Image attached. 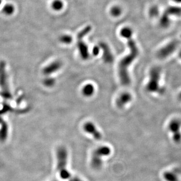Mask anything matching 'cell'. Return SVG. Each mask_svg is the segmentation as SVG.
<instances>
[{"instance_id": "cell-1", "label": "cell", "mask_w": 181, "mask_h": 181, "mask_svg": "<svg viewBox=\"0 0 181 181\" xmlns=\"http://www.w3.org/2000/svg\"><path fill=\"white\" fill-rule=\"evenodd\" d=\"M121 37L127 40L128 46L130 49V53L123 58L120 61L118 66L119 76L120 82L123 85H128L130 84L128 69L139 54V50L134 39H132L133 31L130 27H125L120 30Z\"/></svg>"}, {"instance_id": "cell-2", "label": "cell", "mask_w": 181, "mask_h": 181, "mask_svg": "<svg viewBox=\"0 0 181 181\" xmlns=\"http://www.w3.org/2000/svg\"><path fill=\"white\" fill-rule=\"evenodd\" d=\"M57 156V168L60 178L64 180L70 181L74 177L67 169L68 152L64 147L58 148Z\"/></svg>"}, {"instance_id": "cell-3", "label": "cell", "mask_w": 181, "mask_h": 181, "mask_svg": "<svg viewBox=\"0 0 181 181\" xmlns=\"http://www.w3.org/2000/svg\"><path fill=\"white\" fill-rule=\"evenodd\" d=\"M161 71V69L158 67H154L151 70L149 73L150 79L147 85V89L148 92H158L161 94L163 93L164 89L160 88L159 85Z\"/></svg>"}, {"instance_id": "cell-4", "label": "cell", "mask_w": 181, "mask_h": 181, "mask_svg": "<svg viewBox=\"0 0 181 181\" xmlns=\"http://www.w3.org/2000/svg\"><path fill=\"white\" fill-rule=\"evenodd\" d=\"M111 149L107 146L99 147L94 151L91 158V166L95 169H99L102 165V158L103 157L110 155Z\"/></svg>"}, {"instance_id": "cell-5", "label": "cell", "mask_w": 181, "mask_h": 181, "mask_svg": "<svg viewBox=\"0 0 181 181\" xmlns=\"http://www.w3.org/2000/svg\"><path fill=\"white\" fill-rule=\"evenodd\" d=\"M91 29L92 27H90V26H87L78 34V41L77 46L80 57L84 60H87L89 58V51L88 46L84 42L83 39L87 34L90 32Z\"/></svg>"}, {"instance_id": "cell-6", "label": "cell", "mask_w": 181, "mask_h": 181, "mask_svg": "<svg viewBox=\"0 0 181 181\" xmlns=\"http://www.w3.org/2000/svg\"><path fill=\"white\" fill-rule=\"evenodd\" d=\"M0 87L3 97L7 99L11 98L6 70V63L3 60L0 61Z\"/></svg>"}, {"instance_id": "cell-7", "label": "cell", "mask_w": 181, "mask_h": 181, "mask_svg": "<svg viewBox=\"0 0 181 181\" xmlns=\"http://www.w3.org/2000/svg\"><path fill=\"white\" fill-rule=\"evenodd\" d=\"M179 45V42L177 41H173L163 47L158 51L157 56L158 59H165L171 55L177 49Z\"/></svg>"}, {"instance_id": "cell-8", "label": "cell", "mask_w": 181, "mask_h": 181, "mask_svg": "<svg viewBox=\"0 0 181 181\" xmlns=\"http://www.w3.org/2000/svg\"><path fill=\"white\" fill-rule=\"evenodd\" d=\"M181 126V122L178 119H173L170 122L168 128L173 134V139L175 142H180L181 139V134L180 132V128Z\"/></svg>"}, {"instance_id": "cell-9", "label": "cell", "mask_w": 181, "mask_h": 181, "mask_svg": "<svg viewBox=\"0 0 181 181\" xmlns=\"http://www.w3.org/2000/svg\"><path fill=\"white\" fill-rule=\"evenodd\" d=\"M83 128L85 132L92 135L95 139L100 140L102 138V134L93 123L90 122L85 123L83 126Z\"/></svg>"}, {"instance_id": "cell-10", "label": "cell", "mask_w": 181, "mask_h": 181, "mask_svg": "<svg viewBox=\"0 0 181 181\" xmlns=\"http://www.w3.org/2000/svg\"><path fill=\"white\" fill-rule=\"evenodd\" d=\"M62 66V63L59 60H55L45 66L42 70V73L45 75H48L52 74L58 71Z\"/></svg>"}, {"instance_id": "cell-11", "label": "cell", "mask_w": 181, "mask_h": 181, "mask_svg": "<svg viewBox=\"0 0 181 181\" xmlns=\"http://www.w3.org/2000/svg\"><path fill=\"white\" fill-rule=\"evenodd\" d=\"M132 95L128 92L121 94L116 100V105L119 108H122L125 105L132 101Z\"/></svg>"}, {"instance_id": "cell-12", "label": "cell", "mask_w": 181, "mask_h": 181, "mask_svg": "<svg viewBox=\"0 0 181 181\" xmlns=\"http://www.w3.org/2000/svg\"><path fill=\"white\" fill-rule=\"evenodd\" d=\"M100 48L103 51V58L104 61L106 63H112L114 60L113 55L108 46L106 44H102L100 45Z\"/></svg>"}, {"instance_id": "cell-13", "label": "cell", "mask_w": 181, "mask_h": 181, "mask_svg": "<svg viewBox=\"0 0 181 181\" xmlns=\"http://www.w3.org/2000/svg\"><path fill=\"white\" fill-rule=\"evenodd\" d=\"M94 86L90 84L85 85L82 89V93L85 97H90L94 93Z\"/></svg>"}, {"instance_id": "cell-14", "label": "cell", "mask_w": 181, "mask_h": 181, "mask_svg": "<svg viewBox=\"0 0 181 181\" xmlns=\"http://www.w3.org/2000/svg\"><path fill=\"white\" fill-rule=\"evenodd\" d=\"M15 11V6L14 5L10 3H8L5 5L2 10L3 14L7 16L11 15L14 13Z\"/></svg>"}, {"instance_id": "cell-15", "label": "cell", "mask_w": 181, "mask_h": 181, "mask_svg": "<svg viewBox=\"0 0 181 181\" xmlns=\"http://www.w3.org/2000/svg\"><path fill=\"white\" fill-rule=\"evenodd\" d=\"M51 7L54 10L59 11L64 8V4L61 0H54L51 3Z\"/></svg>"}, {"instance_id": "cell-16", "label": "cell", "mask_w": 181, "mask_h": 181, "mask_svg": "<svg viewBox=\"0 0 181 181\" xmlns=\"http://www.w3.org/2000/svg\"><path fill=\"white\" fill-rule=\"evenodd\" d=\"M122 12V10L119 6H114L110 10V14L114 17H117L121 15Z\"/></svg>"}, {"instance_id": "cell-17", "label": "cell", "mask_w": 181, "mask_h": 181, "mask_svg": "<svg viewBox=\"0 0 181 181\" xmlns=\"http://www.w3.org/2000/svg\"><path fill=\"white\" fill-rule=\"evenodd\" d=\"M59 40L62 44H71L73 41V37L69 34H63L60 36Z\"/></svg>"}, {"instance_id": "cell-18", "label": "cell", "mask_w": 181, "mask_h": 181, "mask_svg": "<svg viewBox=\"0 0 181 181\" xmlns=\"http://www.w3.org/2000/svg\"><path fill=\"white\" fill-rule=\"evenodd\" d=\"M55 80L54 78H47L44 80V84L47 87H52L54 85Z\"/></svg>"}, {"instance_id": "cell-19", "label": "cell", "mask_w": 181, "mask_h": 181, "mask_svg": "<svg viewBox=\"0 0 181 181\" xmlns=\"http://www.w3.org/2000/svg\"><path fill=\"white\" fill-rule=\"evenodd\" d=\"M7 137V127L6 125H5L0 132V140L4 141L6 139Z\"/></svg>"}, {"instance_id": "cell-20", "label": "cell", "mask_w": 181, "mask_h": 181, "mask_svg": "<svg viewBox=\"0 0 181 181\" xmlns=\"http://www.w3.org/2000/svg\"><path fill=\"white\" fill-rule=\"evenodd\" d=\"M100 51V47L96 46L94 47L92 52H93V54L94 55L96 56V55H98L99 54Z\"/></svg>"}, {"instance_id": "cell-21", "label": "cell", "mask_w": 181, "mask_h": 181, "mask_svg": "<svg viewBox=\"0 0 181 181\" xmlns=\"http://www.w3.org/2000/svg\"><path fill=\"white\" fill-rule=\"evenodd\" d=\"M158 13V9L157 8H153L151 9L150 10V14H151V16H154L157 15V14Z\"/></svg>"}, {"instance_id": "cell-22", "label": "cell", "mask_w": 181, "mask_h": 181, "mask_svg": "<svg viewBox=\"0 0 181 181\" xmlns=\"http://www.w3.org/2000/svg\"><path fill=\"white\" fill-rule=\"evenodd\" d=\"M70 181H83V180H81L79 178L76 177H74Z\"/></svg>"}, {"instance_id": "cell-23", "label": "cell", "mask_w": 181, "mask_h": 181, "mask_svg": "<svg viewBox=\"0 0 181 181\" xmlns=\"http://www.w3.org/2000/svg\"><path fill=\"white\" fill-rule=\"evenodd\" d=\"M178 98L180 99V100H181V93L179 95V96H178Z\"/></svg>"}, {"instance_id": "cell-24", "label": "cell", "mask_w": 181, "mask_h": 181, "mask_svg": "<svg viewBox=\"0 0 181 181\" xmlns=\"http://www.w3.org/2000/svg\"><path fill=\"white\" fill-rule=\"evenodd\" d=\"M2 3V0H0V6L1 5Z\"/></svg>"}, {"instance_id": "cell-25", "label": "cell", "mask_w": 181, "mask_h": 181, "mask_svg": "<svg viewBox=\"0 0 181 181\" xmlns=\"http://www.w3.org/2000/svg\"><path fill=\"white\" fill-rule=\"evenodd\" d=\"M179 56H180V58L181 59V51L180 52V54H179Z\"/></svg>"}]
</instances>
